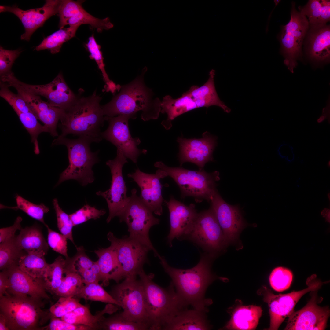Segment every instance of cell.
Masks as SVG:
<instances>
[{
	"label": "cell",
	"instance_id": "cell-1",
	"mask_svg": "<svg viewBox=\"0 0 330 330\" xmlns=\"http://www.w3.org/2000/svg\"><path fill=\"white\" fill-rule=\"evenodd\" d=\"M215 256L206 252L201 256L198 264L186 269L170 266L163 256L158 258L165 271L171 279L176 292L186 306L207 312L211 301L205 298V293L210 284L217 278L212 273L211 266Z\"/></svg>",
	"mask_w": 330,
	"mask_h": 330
},
{
	"label": "cell",
	"instance_id": "cell-2",
	"mask_svg": "<svg viewBox=\"0 0 330 330\" xmlns=\"http://www.w3.org/2000/svg\"><path fill=\"white\" fill-rule=\"evenodd\" d=\"M147 70L145 67L141 74L132 82L121 86L119 92L110 102L101 106L105 118L128 115L135 119L137 113L140 111L141 119L144 121L158 118L161 101L158 97L154 98L152 90L145 84L144 76Z\"/></svg>",
	"mask_w": 330,
	"mask_h": 330
},
{
	"label": "cell",
	"instance_id": "cell-3",
	"mask_svg": "<svg viewBox=\"0 0 330 330\" xmlns=\"http://www.w3.org/2000/svg\"><path fill=\"white\" fill-rule=\"evenodd\" d=\"M101 100L95 91L90 97H77L70 108L63 110L59 125L62 131L59 136L72 134L91 143L100 141L102 138L100 128L105 120L100 105Z\"/></svg>",
	"mask_w": 330,
	"mask_h": 330
},
{
	"label": "cell",
	"instance_id": "cell-4",
	"mask_svg": "<svg viewBox=\"0 0 330 330\" xmlns=\"http://www.w3.org/2000/svg\"><path fill=\"white\" fill-rule=\"evenodd\" d=\"M138 275L143 286L150 330H164L182 310L188 308L180 300L171 282L167 288L153 280L154 275L146 274L143 268Z\"/></svg>",
	"mask_w": 330,
	"mask_h": 330
},
{
	"label": "cell",
	"instance_id": "cell-5",
	"mask_svg": "<svg viewBox=\"0 0 330 330\" xmlns=\"http://www.w3.org/2000/svg\"><path fill=\"white\" fill-rule=\"evenodd\" d=\"M46 300L6 292L0 297V314L9 330H41L50 320Z\"/></svg>",
	"mask_w": 330,
	"mask_h": 330
},
{
	"label": "cell",
	"instance_id": "cell-6",
	"mask_svg": "<svg viewBox=\"0 0 330 330\" xmlns=\"http://www.w3.org/2000/svg\"><path fill=\"white\" fill-rule=\"evenodd\" d=\"M90 143L80 138L71 139L59 136L53 141V145H63L66 146L69 162L68 167L61 174L57 185L70 179L77 180L83 186L94 182L92 167L99 160L97 157L98 151L92 152Z\"/></svg>",
	"mask_w": 330,
	"mask_h": 330
},
{
	"label": "cell",
	"instance_id": "cell-7",
	"mask_svg": "<svg viewBox=\"0 0 330 330\" xmlns=\"http://www.w3.org/2000/svg\"><path fill=\"white\" fill-rule=\"evenodd\" d=\"M154 165L165 171L167 176L175 181L180 189L182 198L192 196L197 202L205 200L210 202L218 191L216 182L220 178L217 171L207 173L203 169L193 170L181 167H170L162 161L156 162Z\"/></svg>",
	"mask_w": 330,
	"mask_h": 330
},
{
	"label": "cell",
	"instance_id": "cell-8",
	"mask_svg": "<svg viewBox=\"0 0 330 330\" xmlns=\"http://www.w3.org/2000/svg\"><path fill=\"white\" fill-rule=\"evenodd\" d=\"M137 191L135 188L132 190L129 201L119 217V221L127 225L130 238L153 251L154 256L158 257L160 255L151 241L149 232L151 227L159 223L160 220L153 216L137 196Z\"/></svg>",
	"mask_w": 330,
	"mask_h": 330
},
{
	"label": "cell",
	"instance_id": "cell-9",
	"mask_svg": "<svg viewBox=\"0 0 330 330\" xmlns=\"http://www.w3.org/2000/svg\"><path fill=\"white\" fill-rule=\"evenodd\" d=\"M291 15L289 22L281 27L278 38L284 63L293 73L298 64L297 61L302 60V46L309 25L306 16L296 10L294 2L292 3Z\"/></svg>",
	"mask_w": 330,
	"mask_h": 330
},
{
	"label": "cell",
	"instance_id": "cell-10",
	"mask_svg": "<svg viewBox=\"0 0 330 330\" xmlns=\"http://www.w3.org/2000/svg\"><path fill=\"white\" fill-rule=\"evenodd\" d=\"M111 295L123 309L121 314L127 319L150 327L142 284L137 277H128L116 285Z\"/></svg>",
	"mask_w": 330,
	"mask_h": 330
},
{
	"label": "cell",
	"instance_id": "cell-11",
	"mask_svg": "<svg viewBox=\"0 0 330 330\" xmlns=\"http://www.w3.org/2000/svg\"><path fill=\"white\" fill-rule=\"evenodd\" d=\"M184 239L190 240L206 252L215 256L227 245L222 229L211 208L198 213Z\"/></svg>",
	"mask_w": 330,
	"mask_h": 330
},
{
	"label": "cell",
	"instance_id": "cell-12",
	"mask_svg": "<svg viewBox=\"0 0 330 330\" xmlns=\"http://www.w3.org/2000/svg\"><path fill=\"white\" fill-rule=\"evenodd\" d=\"M107 237L116 253L121 279L137 277L144 265L149 263L147 255L150 250L127 236L118 238L109 232Z\"/></svg>",
	"mask_w": 330,
	"mask_h": 330
},
{
	"label": "cell",
	"instance_id": "cell-13",
	"mask_svg": "<svg viewBox=\"0 0 330 330\" xmlns=\"http://www.w3.org/2000/svg\"><path fill=\"white\" fill-rule=\"evenodd\" d=\"M306 282L307 288L285 294H274L269 289L265 288L263 299L268 305L270 317L268 330H278L285 318L294 311L295 305L304 295L311 291L318 290L326 283L316 279L314 275L309 278Z\"/></svg>",
	"mask_w": 330,
	"mask_h": 330
},
{
	"label": "cell",
	"instance_id": "cell-14",
	"mask_svg": "<svg viewBox=\"0 0 330 330\" xmlns=\"http://www.w3.org/2000/svg\"><path fill=\"white\" fill-rule=\"evenodd\" d=\"M128 162L122 152L117 149V156L113 160H108L106 164L110 169L112 181L110 188L107 190L97 192L96 194L102 196L107 203L109 214L106 220L109 222L115 217H119L128 204L130 197L127 195V188L122 174L124 164Z\"/></svg>",
	"mask_w": 330,
	"mask_h": 330
},
{
	"label": "cell",
	"instance_id": "cell-15",
	"mask_svg": "<svg viewBox=\"0 0 330 330\" xmlns=\"http://www.w3.org/2000/svg\"><path fill=\"white\" fill-rule=\"evenodd\" d=\"M135 119L128 115H119L117 116L105 118L109 126L107 129L101 132L102 138L110 141L120 150L127 158L136 163L138 157L142 154H145L147 151L140 150L137 146L141 141L139 138H133L130 134L128 126L130 119Z\"/></svg>",
	"mask_w": 330,
	"mask_h": 330
},
{
	"label": "cell",
	"instance_id": "cell-16",
	"mask_svg": "<svg viewBox=\"0 0 330 330\" xmlns=\"http://www.w3.org/2000/svg\"><path fill=\"white\" fill-rule=\"evenodd\" d=\"M318 289L311 291L310 299L302 308L294 311L288 316L285 330H323L330 316L328 306H321L317 295Z\"/></svg>",
	"mask_w": 330,
	"mask_h": 330
},
{
	"label": "cell",
	"instance_id": "cell-17",
	"mask_svg": "<svg viewBox=\"0 0 330 330\" xmlns=\"http://www.w3.org/2000/svg\"><path fill=\"white\" fill-rule=\"evenodd\" d=\"M0 77L1 81L16 90L18 94L27 103L37 119L42 121L45 127L51 128L56 126L60 119L61 109L51 105L48 102L42 100L40 96L27 89L12 72Z\"/></svg>",
	"mask_w": 330,
	"mask_h": 330
},
{
	"label": "cell",
	"instance_id": "cell-18",
	"mask_svg": "<svg viewBox=\"0 0 330 330\" xmlns=\"http://www.w3.org/2000/svg\"><path fill=\"white\" fill-rule=\"evenodd\" d=\"M217 139L207 131L203 133L200 138L178 137L177 141L179 145L180 165L190 162L196 165L199 169H203L207 163L214 161L212 154L217 145Z\"/></svg>",
	"mask_w": 330,
	"mask_h": 330
},
{
	"label": "cell",
	"instance_id": "cell-19",
	"mask_svg": "<svg viewBox=\"0 0 330 330\" xmlns=\"http://www.w3.org/2000/svg\"><path fill=\"white\" fill-rule=\"evenodd\" d=\"M211 209L223 231L227 245L235 242L245 226L240 208L226 202L216 192L210 202Z\"/></svg>",
	"mask_w": 330,
	"mask_h": 330
},
{
	"label": "cell",
	"instance_id": "cell-20",
	"mask_svg": "<svg viewBox=\"0 0 330 330\" xmlns=\"http://www.w3.org/2000/svg\"><path fill=\"white\" fill-rule=\"evenodd\" d=\"M127 176L131 178L140 188L139 197L147 207L155 214L160 215L163 214L162 204L164 200L162 195L163 185L160 180L167 176L166 172L159 169L155 174L144 173L137 169L134 173Z\"/></svg>",
	"mask_w": 330,
	"mask_h": 330
},
{
	"label": "cell",
	"instance_id": "cell-21",
	"mask_svg": "<svg viewBox=\"0 0 330 330\" xmlns=\"http://www.w3.org/2000/svg\"><path fill=\"white\" fill-rule=\"evenodd\" d=\"M82 0H61L58 15L59 17L60 29L65 26L79 27L82 24H88L97 29L98 32L108 30L113 27L108 17L101 19L96 18L87 12L83 7Z\"/></svg>",
	"mask_w": 330,
	"mask_h": 330
},
{
	"label": "cell",
	"instance_id": "cell-22",
	"mask_svg": "<svg viewBox=\"0 0 330 330\" xmlns=\"http://www.w3.org/2000/svg\"><path fill=\"white\" fill-rule=\"evenodd\" d=\"M61 0H47L42 7L23 10L15 6H0V12H8L16 15L20 20L25 30L21 36V40L29 41L35 31L43 26L51 16L58 14Z\"/></svg>",
	"mask_w": 330,
	"mask_h": 330
},
{
	"label": "cell",
	"instance_id": "cell-23",
	"mask_svg": "<svg viewBox=\"0 0 330 330\" xmlns=\"http://www.w3.org/2000/svg\"><path fill=\"white\" fill-rule=\"evenodd\" d=\"M21 83L31 92L45 97L51 105L63 110L72 106L78 97L66 83L61 72L47 84L31 85L22 82Z\"/></svg>",
	"mask_w": 330,
	"mask_h": 330
},
{
	"label": "cell",
	"instance_id": "cell-24",
	"mask_svg": "<svg viewBox=\"0 0 330 330\" xmlns=\"http://www.w3.org/2000/svg\"><path fill=\"white\" fill-rule=\"evenodd\" d=\"M170 213V230L167 236L169 246H172L175 238L183 239L187 234L197 216L195 205L187 206L171 196L169 201H165Z\"/></svg>",
	"mask_w": 330,
	"mask_h": 330
},
{
	"label": "cell",
	"instance_id": "cell-25",
	"mask_svg": "<svg viewBox=\"0 0 330 330\" xmlns=\"http://www.w3.org/2000/svg\"><path fill=\"white\" fill-rule=\"evenodd\" d=\"M6 269L8 277L6 292L50 301L42 280L31 277L21 270L16 263Z\"/></svg>",
	"mask_w": 330,
	"mask_h": 330
},
{
	"label": "cell",
	"instance_id": "cell-26",
	"mask_svg": "<svg viewBox=\"0 0 330 330\" xmlns=\"http://www.w3.org/2000/svg\"><path fill=\"white\" fill-rule=\"evenodd\" d=\"M309 27L305 42L307 58L316 66L328 63L330 57L329 25Z\"/></svg>",
	"mask_w": 330,
	"mask_h": 330
},
{
	"label": "cell",
	"instance_id": "cell-27",
	"mask_svg": "<svg viewBox=\"0 0 330 330\" xmlns=\"http://www.w3.org/2000/svg\"><path fill=\"white\" fill-rule=\"evenodd\" d=\"M209 75L208 80L203 85L200 87L192 86L187 92L194 100L198 108L216 106L225 112L229 113L230 109L220 99L216 91L214 82L215 70L211 69Z\"/></svg>",
	"mask_w": 330,
	"mask_h": 330
},
{
	"label": "cell",
	"instance_id": "cell-28",
	"mask_svg": "<svg viewBox=\"0 0 330 330\" xmlns=\"http://www.w3.org/2000/svg\"><path fill=\"white\" fill-rule=\"evenodd\" d=\"M118 309L117 305L108 303L104 309L93 315L87 306L82 304L61 318L70 324L85 325L93 330L99 329V323L104 317V314H112Z\"/></svg>",
	"mask_w": 330,
	"mask_h": 330
},
{
	"label": "cell",
	"instance_id": "cell-29",
	"mask_svg": "<svg viewBox=\"0 0 330 330\" xmlns=\"http://www.w3.org/2000/svg\"><path fill=\"white\" fill-rule=\"evenodd\" d=\"M160 112L166 113L167 119L163 120L161 124L166 130H169L172 126V121L176 118L190 110L198 108L194 101L187 92L184 93L182 96L177 99H173L169 95L163 97L161 103Z\"/></svg>",
	"mask_w": 330,
	"mask_h": 330
},
{
	"label": "cell",
	"instance_id": "cell-30",
	"mask_svg": "<svg viewBox=\"0 0 330 330\" xmlns=\"http://www.w3.org/2000/svg\"><path fill=\"white\" fill-rule=\"evenodd\" d=\"M206 312L193 308L180 311L165 328L166 330H207Z\"/></svg>",
	"mask_w": 330,
	"mask_h": 330
},
{
	"label": "cell",
	"instance_id": "cell-31",
	"mask_svg": "<svg viewBox=\"0 0 330 330\" xmlns=\"http://www.w3.org/2000/svg\"><path fill=\"white\" fill-rule=\"evenodd\" d=\"M260 306L255 305L240 306L233 311L231 318L224 327L229 330L255 329L262 314Z\"/></svg>",
	"mask_w": 330,
	"mask_h": 330
},
{
	"label": "cell",
	"instance_id": "cell-32",
	"mask_svg": "<svg viewBox=\"0 0 330 330\" xmlns=\"http://www.w3.org/2000/svg\"><path fill=\"white\" fill-rule=\"evenodd\" d=\"M94 252L98 257L97 261L100 269L101 281L104 286L108 285L110 280L118 283L121 280V272L115 250L110 246L95 250Z\"/></svg>",
	"mask_w": 330,
	"mask_h": 330
},
{
	"label": "cell",
	"instance_id": "cell-33",
	"mask_svg": "<svg viewBox=\"0 0 330 330\" xmlns=\"http://www.w3.org/2000/svg\"><path fill=\"white\" fill-rule=\"evenodd\" d=\"M16 239L19 248L26 253L43 251L47 254L49 246L40 228L36 225L22 228Z\"/></svg>",
	"mask_w": 330,
	"mask_h": 330
},
{
	"label": "cell",
	"instance_id": "cell-34",
	"mask_svg": "<svg viewBox=\"0 0 330 330\" xmlns=\"http://www.w3.org/2000/svg\"><path fill=\"white\" fill-rule=\"evenodd\" d=\"M46 254L43 251L26 253L20 258L17 265L31 277L43 281L49 266L45 257Z\"/></svg>",
	"mask_w": 330,
	"mask_h": 330
},
{
	"label": "cell",
	"instance_id": "cell-35",
	"mask_svg": "<svg viewBox=\"0 0 330 330\" xmlns=\"http://www.w3.org/2000/svg\"><path fill=\"white\" fill-rule=\"evenodd\" d=\"M300 12L308 18L309 27L326 24L330 20V1L310 0L304 7H299Z\"/></svg>",
	"mask_w": 330,
	"mask_h": 330
},
{
	"label": "cell",
	"instance_id": "cell-36",
	"mask_svg": "<svg viewBox=\"0 0 330 330\" xmlns=\"http://www.w3.org/2000/svg\"><path fill=\"white\" fill-rule=\"evenodd\" d=\"M79 27L69 26L60 29L44 38L41 43L36 47L35 50L38 51L48 49L53 54L59 52L63 44L75 36Z\"/></svg>",
	"mask_w": 330,
	"mask_h": 330
},
{
	"label": "cell",
	"instance_id": "cell-37",
	"mask_svg": "<svg viewBox=\"0 0 330 330\" xmlns=\"http://www.w3.org/2000/svg\"><path fill=\"white\" fill-rule=\"evenodd\" d=\"M86 46L90 53V57L95 60L102 73L105 83V90L106 91H110L112 93L119 91L121 86L116 85L111 80L105 71L102 53L101 50V46L97 43L94 35H92L89 38Z\"/></svg>",
	"mask_w": 330,
	"mask_h": 330
},
{
	"label": "cell",
	"instance_id": "cell-38",
	"mask_svg": "<svg viewBox=\"0 0 330 330\" xmlns=\"http://www.w3.org/2000/svg\"><path fill=\"white\" fill-rule=\"evenodd\" d=\"M65 263V259L59 256L53 263L49 264L43 281L47 292L52 295L60 285L64 277Z\"/></svg>",
	"mask_w": 330,
	"mask_h": 330
},
{
	"label": "cell",
	"instance_id": "cell-39",
	"mask_svg": "<svg viewBox=\"0 0 330 330\" xmlns=\"http://www.w3.org/2000/svg\"><path fill=\"white\" fill-rule=\"evenodd\" d=\"M16 235L0 244V270H2L17 263L20 258L26 253L18 245Z\"/></svg>",
	"mask_w": 330,
	"mask_h": 330
},
{
	"label": "cell",
	"instance_id": "cell-40",
	"mask_svg": "<svg viewBox=\"0 0 330 330\" xmlns=\"http://www.w3.org/2000/svg\"><path fill=\"white\" fill-rule=\"evenodd\" d=\"M99 329L106 330H149L147 324L131 321L121 313L108 318L105 317L99 323Z\"/></svg>",
	"mask_w": 330,
	"mask_h": 330
},
{
	"label": "cell",
	"instance_id": "cell-41",
	"mask_svg": "<svg viewBox=\"0 0 330 330\" xmlns=\"http://www.w3.org/2000/svg\"><path fill=\"white\" fill-rule=\"evenodd\" d=\"M87 300L112 303L119 306L118 302L99 284L92 283L84 284L74 297Z\"/></svg>",
	"mask_w": 330,
	"mask_h": 330
},
{
	"label": "cell",
	"instance_id": "cell-42",
	"mask_svg": "<svg viewBox=\"0 0 330 330\" xmlns=\"http://www.w3.org/2000/svg\"><path fill=\"white\" fill-rule=\"evenodd\" d=\"M65 276L53 295L61 297H74L84 284L81 276L78 273L65 268Z\"/></svg>",
	"mask_w": 330,
	"mask_h": 330
},
{
	"label": "cell",
	"instance_id": "cell-43",
	"mask_svg": "<svg viewBox=\"0 0 330 330\" xmlns=\"http://www.w3.org/2000/svg\"><path fill=\"white\" fill-rule=\"evenodd\" d=\"M17 115L24 126L31 135V142L34 145V152L39 154L38 137L42 132H46L44 125H41L35 116L32 112L24 113L18 111H15Z\"/></svg>",
	"mask_w": 330,
	"mask_h": 330
},
{
	"label": "cell",
	"instance_id": "cell-44",
	"mask_svg": "<svg viewBox=\"0 0 330 330\" xmlns=\"http://www.w3.org/2000/svg\"><path fill=\"white\" fill-rule=\"evenodd\" d=\"M17 206L13 209H20L32 218L39 221L46 227L47 225L44 222V216L49 211L48 207L43 204H34L17 195L16 196Z\"/></svg>",
	"mask_w": 330,
	"mask_h": 330
},
{
	"label": "cell",
	"instance_id": "cell-45",
	"mask_svg": "<svg viewBox=\"0 0 330 330\" xmlns=\"http://www.w3.org/2000/svg\"><path fill=\"white\" fill-rule=\"evenodd\" d=\"M293 279L292 272L283 267H277L272 271L269 277L270 284L273 289L278 292L288 289Z\"/></svg>",
	"mask_w": 330,
	"mask_h": 330
},
{
	"label": "cell",
	"instance_id": "cell-46",
	"mask_svg": "<svg viewBox=\"0 0 330 330\" xmlns=\"http://www.w3.org/2000/svg\"><path fill=\"white\" fill-rule=\"evenodd\" d=\"M77 253L73 257L66 258V269L75 272L80 275L90 268L94 262L87 256L82 246L76 247Z\"/></svg>",
	"mask_w": 330,
	"mask_h": 330
},
{
	"label": "cell",
	"instance_id": "cell-47",
	"mask_svg": "<svg viewBox=\"0 0 330 330\" xmlns=\"http://www.w3.org/2000/svg\"><path fill=\"white\" fill-rule=\"evenodd\" d=\"M79 299L72 297H61L48 309L50 319L61 318L81 305Z\"/></svg>",
	"mask_w": 330,
	"mask_h": 330
},
{
	"label": "cell",
	"instance_id": "cell-48",
	"mask_svg": "<svg viewBox=\"0 0 330 330\" xmlns=\"http://www.w3.org/2000/svg\"><path fill=\"white\" fill-rule=\"evenodd\" d=\"M53 204L56 215L57 224L59 230L62 234L74 244L72 232L74 226L69 215L62 210L57 199L53 200Z\"/></svg>",
	"mask_w": 330,
	"mask_h": 330
},
{
	"label": "cell",
	"instance_id": "cell-49",
	"mask_svg": "<svg viewBox=\"0 0 330 330\" xmlns=\"http://www.w3.org/2000/svg\"><path fill=\"white\" fill-rule=\"evenodd\" d=\"M105 213L104 209L99 210L86 204L69 216L74 226H75L91 219L99 218Z\"/></svg>",
	"mask_w": 330,
	"mask_h": 330
},
{
	"label": "cell",
	"instance_id": "cell-50",
	"mask_svg": "<svg viewBox=\"0 0 330 330\" xmlns=\"http://www.w3.org/2000/svg\"><path fill=\"white\" fill-rule=\"evenodd\" d=\"M47 243L49 246L54 251L64 256L68 257V254L67 239L65 236L50 229L48 225Z\"/></svg>",
	"mask_w": 330,
	"mask_h": 330
},
{
	"label": "cell",
	"instance_id": "cell-51",
	"mask_svg": "<svg viewBox=\"0 0 330 330\" xmlns=\"http://www.w3.org/2000/svg\"><path fill=\"white\" fill-rule=\"evenodd\" d=\"M21 52L20 50H9L0 47V76L11 72L12 67Z\"/></svg>",
	"mask_w": 330,
	"mask_h": 330
},
{
	"label": "cell",
	"instance_id": "cell-52",
	"mask_svg": "<svg viewBox=\"0 0 330 330\" xmlns=\"http://www.w3.org/2000/svg\"><path fill=\"white\" fill-rule=\"evenodd\" d=\"M41 330H93L83 325L75 324L68 323L60 318H52L49 324L41 328Z\"/></svg>",
	"mask_w": 330,
	"mask_h": 330
},
{
	"label": "cell",
	"instance_id": "cell-53",
	"mask_svg": "<svg viewBox=\"0 0 330 330\" xmlns=\"http://www.w3.org/2000/svg\"><path fill=\"white\" fill-rule=\"evenodd\" d=\"M84 284L92 283H99L101 281L100 269L97 261L89 269L85 271L81 275Z\"/></svg>",
	"mask_w": 330,
	"mask_h": 330
},
{
	"label": "cell",
	"instance_id": "cell-54",
	"mask_svg": "<svg viewBox=\"0 0 330 330\" xmlns=\"http://www.w3.org/2000/svg\"><path fill=\"white\" fill-rule=\"evenodd\" d=\"M22 220V218L18 216L12 226L0 229V243L14 237L16 231L22 229L21 225Z\"/></svg>",
	"mask_w": 330,
	"mask_h": 330
},
{
	"label": "cell",
	"instance_id": "cell-55",
	"mask_svg": "<svg viewBox=\"0 0 330 330\" xmlns=\"http://www.w3.org/2000/svg\"><path fill=\"white\" fill-rule=\"evenodd\" d=\"M0 273V297L4 295L7 289L8 277L6 269L1 270Z\"/></svg>",
	"mask_w": 330,
	"mask_h": 330
},
{
	"label": "cell",
	"instance_id": "cell-56",
	"mask_svg": "<svg viewBox=\"0 0 330 330\" xmlns=\"http://www.w3.org/2000/svg\"><path fill=\"white\" fill-rule=\"evenodd\" d=\"M0 330H9L7 325L6 320L1 314H0Z\"/></svg>",
	"mask_w": 330,
	"mask_h": 330
},
{
	"label": "cell",
	"instance_id": "cell-57",
	"mask_svg": "<svg viewBox=\"0 0 330 330\" xmlns=\"http://www.w3.org/2000/svg\"><path fill=\"white\" fill-rule=\"evenodd\" d=\"M322 214L326 218L327 220H329L330 211L328 209H324L322 212Z\"/></svg>",
	"mask_w": 330,
	"mask_h": 330
},
{
	"label": "cell",
	"instance_id": "cell-58",
	"mask_svg": "<svg viewBox=\"0 0 330 330\" xmlns=\"http://www.w3.org/2000/svg\"><path fill=\"white\" fill-rule=\"evenodd\" d=\"M328 198H329V199H330V193H329L328 194Z\"/></svg>",
	"mask_w": 330,
	"mask_h": 330
},
{
	"label": "cell",
	"instance_id": "cell-59",
	"mask_svg": "<svg viewBox=\"0 0 330 330\" xmlns=\"http://www.w3.org/2000/svg\"><path fill=\"white\" fill-rule=\"evenodd\" d=\"M328 166H330V161H329V163L328 162Z\"/></svg>",
	"mask_w": 330,
	"mask_h": 330
}]
</instances>
